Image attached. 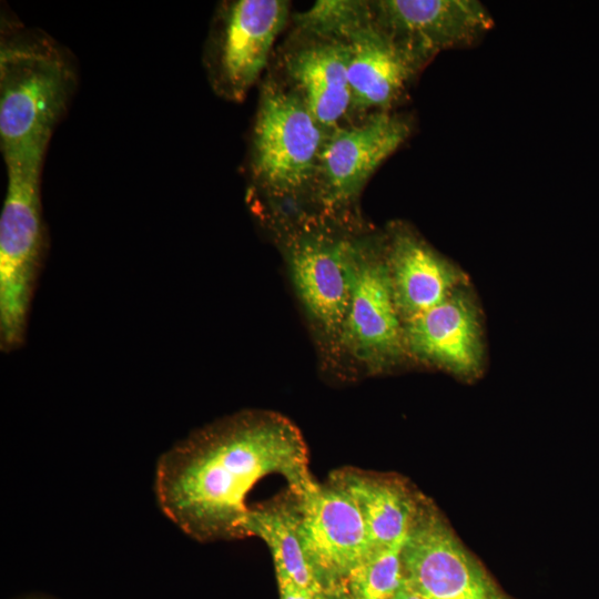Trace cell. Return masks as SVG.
Segmentation results:
<instances>
[{"instance_id":"ffe728a7","label":"cell","mask_w":599,"mask_h":599,"mask_svg":"<svg viewBox=\"0 0 599 599\" xmlns=\"http://www.w3.org/2000/svg\"><path fill=\"white\" fill-rule=\"evenodd\" d=\"M392 599H422L412 590H409L405 585L397 591V593Z\"/></svg>"},{"instance_id":"ba28073f","label":"cell","mask_w":599,"mask_h":599,"mask_svg":"<svg viewBox=\"0 0 599 599\" xmlns=\"http://www.w3.org/2000/svg\"><path fill=\"white\" fill-rule=\"evenodd\" d=\"M404 585L422 599H512L424 495L403 546Z\"/></svg>"},{"instance_id":"6da1fadb","label":"cell","mask_w":599,"mask_h":599,"mask_svg":"<svg viewBox=\"0 0 599 599\" xmlns=\"http://www.w3.org/2000/svg\"><path fill=\"white\" fill-rule=\"evenodd\" d=\"M308 449L286 417L242 412L211 424L164 453L155 493L162 511L201 542L245 538L248 491L277 474L295 495L314 481Z\"/></svg>"},{"instance_id":"8992f818","label":"cell","mask_w":599,"mask_h":599,"mask_svg":"<svg viewBox=\"0 0 599 599\" xmlns=\"http://www.w3.org/2000/svg\"><path fill=\"white\" fill-rule=\"evenodd\" d=\"M290 18L283 0L220 2L203 50V65L213 91L242 102L266 68L272 47Z\"/></svg>"},{"instance_id":"e0dca14e","label":"cell","mask_w":599,"mask_h":599,"mask_svg":"<svg viewBox=\"0 0 599 599\" xmlns=\"http://www.w3.org/2000/svg\"><path fill=\"white\" fill-rule=\"evenodd\" d=\"M298 500L290 489L250 507L243 524L245 537H258L268 547L278 583H292L315 599H333L325 593L305 557Z\"/></svg>"},{"instance_id":"4fadbf2b","label":"cell","mask_w":599,"mask_h":599,"mask_svg":"<svg viewBox=\"0 0 599 599\" xmlns=\"http://www.w3.org/2000/svg\"><path fill=\"white\" fill-rule=\"evenodd\" d=\"M292 31L278 51V74L274 75L324 130L352 121L347 44L331 35Z\"/></svg>"},{"instance_id":"9a60e30c","label":"cell","mask_w":599,"mask_h":599,"mask_svg":"<svg viewBox=\"0 0 599 599\" xmlns=\"http://www.w3.org/2000/svg\"><path fill=\"white\" fill-rule=\"evenodd\" d=\"M395 301L403 323L444 302L465 283L454 264L405 225L385 236Z\"/></svg>"},{"instance_id":"5b68a950","label":"cell","mask_w":599,"mask_h":599,"mask_svg":"<svg viewBox=\"0 0 599 599\" xmlns=\"http://www.w3.org/2000/svg\"><path fill=\"white\" fill-rule=\"evenodd\" d=\"M7 170L0 215V338L6 349L22 343L43 251L42 167Z\"/></svg>"},{"instance_id":"d6986e66","label":"cell","mask_w":599,"mask_h":599,"mask_svg":"<svg viewBox=\"0 0 599 599\" xmlns=\"http://www.w3.org/2000/svg\"><path fill=\"white\" fill-rule=\"evenodd\" d=\"M281 599H315L292 583H278Z\"/></svg>"},{"instance_id":"3957f363","label":"cell","mask_w":599,"mask_h":599,"mask_svg":"<svg viewBox=\"0 0 599 599\" xmlns=\"http://www.w3.org/2000/svg\"><path fill=\"white\" fill-rule=\"evenodd\" d=\"M326 130L274 74L264 80L252 128L253 189L278 202L312 199Z\"/></svg>"},{"instance_id":"2e32d148","label":"cell","mask_w":599,"mask_h":599,"mask_svg":"<svg viewBox=\"0 0 599 599\" xmlns=\"http://www.w3.org/2000/svg\"><path fill=\"white\" fill-rule=\"evenodd\" d=\"M327 483L345 491L356 505L370 551L406 539L423 495L404 478L343 467L333 470Z\"/></svg>"},{"instance_id":"8fae6325","label":"cell","mask_w":599,"mask_h":599,"mask_svg":"<svg viewBox=\"0 0 599 599\" xmlns=\"http://www.w3.org/2000/svg\"><path fill=\"white\" fill-rule=\"evenodd\" d=\"M296 497L302 546L315 578L329 597L345 592L348 576L370 551L356 505L342 489L316 480Z\"/></svg>"},{"instance_id":"9c48e42d","label":"cell","mask_w":599,"mask_h":599,"mask_svg":"<svg viewBox=\"0 0 599 599\" xmlns=\"http://www.w3.org/2000/svg\"><path fill=\"white\" fill-rule=\"evenodd\" d=\"M316 215L296 222L284 238L297 294L316 326L339 342L349 302L348 244L352 232Z\"/></svg>"},{"instance_id":"52a82bcc","label":"cell","mask_w":599,"mask_h":599,"mask_svg":"<svg viewBox=\"0 0 599 599\" xmlns=\"http://www.w3.org/2000/svg\"><path fill=\"white\" fill-rule=\"evenodd\" d=\"M412 132V120L393 111L369 113L327 130L312 196L318 215L348 217L368 180Z\"/></svg>"},{"instance_id":"44dd1931","label":"cell","mask_w":599,"mask_h":599,"mask_svg":"<svg viewBox=\"0 0 599 599\" xmlns=\"http://www.w3.org/2000/svg\"><path fill=\"white\" fill-rule=\"evenodd\" d=\"M333 599H349V597L345 592H342L335 596Z\"/></svg>"},{"instance_id":"277c9868","label":"cell","mask_w":599,"mask_h":599,"mask_svg":"<svg viewBox=\"0 0 599 599\" xmlns=\"http://www.w3.org/2000/svg\"><path fill=\"white\" fill-rule=\"evenodd\" d=\"M347 261L349 302L338 343L368 369L380 372L407 354L385 236L353 234Z\"/></svg>"},{"instance_id":"5bb4252c","label":"cell","mask_w":599,"mask_h":599,"mask_svg":"<svg viewBox=\"0 0 599 599\" xmlns=\"http://www.w3.org/2000/svg\"><path fill=\"white\" fill-rule=\"evenodd\" d=\"M408 354L461 378L478 375L483 342L477 308L457 290L438 305L404 322Z\"/></svg>"},{"instance_id":"7c38bea8","label":"cell","mask_w":599,"mask_h":599,"mask_svg":"<svg viewBox=\"0 0 599 599\" xmlns=\"http://www.w3.org/2000/svg\"><path fill=\"white\" fill-rule=\"evenodd\" d=\"M377 22L424 68L441 51L476 45L493 28L477 0L370 1Z\"/></svg>"},{"instance_id":"30bf717a","label":"cell","mask_w":599,"mask_h":599,"mask_svg":"<svg viewBox=\"0 0 599 599\" xmlns=\"http://www.w3.org/2000/svg\"><path fill=\"white\" fill-rule=\"evenodd\" d=\"M332 37L348 48L352 120L388 112L406 95L424 69L377 22L370 1H356Z\"/></svg>"},{"instance_id":"ac0fdd59","label":"cell","mask_w":599,"mask_h":599,"mask_svg":"<svg viewBox=\"0 0 599 599\" xmlns=\"http://www.w3.org/2000/svg\"><path fill=\"white\" fill-rule=\"evenodd\" d=\"M404 541L372 550L345 583L349 599H392L404 585Z\"/></svg>"},{"instance_id":"7a4b0ae2","label":"cell","mask_w":599,"mask_h":599,"mask_svg":"<svg viewBox=\"0 0 599 599\" xmlns=\"http://www.w3.org/2000/svg\"><path fill=\"white\" fill-rule=\"evenodd\" d=\"M78 81L75 61L39 29L12 26L0 40V148L6 169L43 165Z\"/></svg>"}]
</instances>
